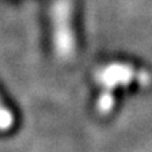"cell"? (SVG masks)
Masks as SVG:
<instances>
[{
  "instance_id": "cell-4",
  "label": "cell",
  "mask_w": 152,
  "mask_h": 152,
  "mask_svg": "<svg viewBox=\"0 0 152 152\" xmlns=\"http://www.w3.org/2000/svg\"><path fill=\"white\" fill-rule=\"evenodd\" d=\"M13 123H15L13 113L11 112L10 108L5 107L4 103L0 99V131L1 132L10 131V129L12 128Z\"/></svg>"
},
{
  "instance_id": "cell-1",
  "label": "cell",
  "mask_w": 152,
  "mask_h": 152,
  "mask_svg": "<svg viewBox=\"0 0 152 152\" xmlns=\"http://www.w3.org/2000/svg\"><path fill=\"white\" fill-rule=\"evenodd\" d=\"M72 0H56L51 7L52 42L56 56L61 60H69L76 52V37L72 26Z\"/></svg>"
},
{
  "instance_id": "cell-3",
  "label": "cell",
  "mask_w": 152,
  "mask_h": 152,
  "mask_svg": "<svg viewBox=\"0 0 152 152\" xmlns=\"http://www.w3.org/2000/svg\"><path fill=\"white\" fill-rule=\"evenodd\" d=\"M113 105H115V96H113V91L110 89H102L100 96L96 102V110L100 115H108L112 111Z\"/></svg>"
},
{
  "instance_id": "cell-2",
  "label": "cell",
  "mask_w": 152,
  "mask_h": 152,
  "mask_svg": "<svg viewBox=\"0 0 152 152\" xmlns=\"http://www.w3.org/2000/svg\"><path fill=\"white\" fill-rule=\"evenodd\" d=\"M94 76L95 80L102 86V89L110 91H115L118 87H126L134 81L140 86H148L151 83V75L148 72L124 63H110L103 66Z\"/></svg>"
}]
</instances>
